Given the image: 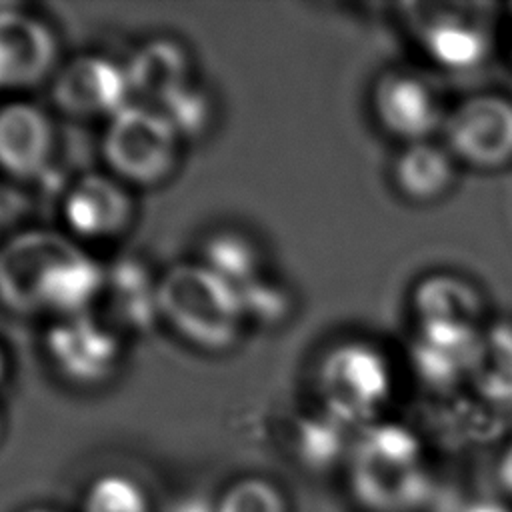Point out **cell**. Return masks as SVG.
<instances>
[{"instance_id":"1","label":"cell","mask_w":512,"mask_h":512,"mask_svg":"<svg viewBox=\"0 0 512 512\" xmlns=\"http://www.w3.org/2000/svg\"><path fill=\"white\" fill-rule=\"evenodd\" d=\"M106 264L68 234L26 228L0 244V304L52 320L98 308Z\"/></svg>"},{"instance_id":"2","label":"cell","mask_w":512,"mask_h":512,"mask_svg":"<svg viewBox=\"0 0 512 512\" xmlns=\"http://www.w3.org/2000/svg\"><path fill=\"white\" fill-rule=\"evenodd\" d=\"M160 320L210 354L234 348L248 324L242 292L200 260L178 262L160 274Z\"/></svg>"},{"instance_id":"3","label":"cell","mask_w":512,"mask_h":512,"mask_svg":"<svg viewBox=\"0 0 512 512\" xmlns=\"http://www.w3.org/2000/svg\"><path fill=\"white\" fill-rule=\"evenodd\" d=\"M354 496L374 510H398L424 496L426 474L418 438L396 424L366 428L352 446Z\"/></svg>"},{"instance_id":"4","label":"cell","mask_w":512,"mask_h":512,"mask_svg":"<svg viewBox=\"0 0 512 512\" xmlns=\"http://www.w3.org/2000/svg\"><path fill=\"white\" fill-rule=\"evenodd\" d=\"M100 150L112 176L152 188L176 172L182 138L162 112L132 102L106 122Z\"/></svg>"},{"instance_id":"5","label":"cell","mask_w":512,"mask_h":512,"mask_svg":"<svg viewBox=\"0 0 512 512\" xmlns=\"http://www.w3.org/2000/svg\"><path fill=\"white\" fill-rule=\"evenodd\" d=\"M316 388L326 414L344 426L372 420L392 392V370L372 344L348 340L324 354L316 372Z\"/></svg>"},{"instance_id":"6","label":"cell","mask_w":512,"mask_h":512,"mask_svg":"<svg viewBox=\"0 0 512 512\" xmlns=\"http://www.w3.org/2000/svg\"><path fill=\"white\" fill-rule=\"evenodd\" d=\"M44 352L52 370L72 386L98 388L110 382L124 360L122 334L96 310L50 322Z\"/></svg>"},{"instance_id":"7","label":"cell","mask_w":512,"mask_h":512,"mask_svg":"<svg viewBox=\"0 0 512 512\" xmlns=\"http://www.w3.org/2000/svg\"><path fill=\"white\" fill-rule=\"evenodd\" d=\"M444 134L454 160L480 170L502 168L512 162V100L470 96L444 120Z\"/></svg>"},{"instance_id":"8","label":"cell","mask_w":512,"mask_h":512,"mask_svg":"<svg viewBox=\"0 0 512 512\" xmlns=\"http://www.w3.org/2000/svg\"><path fill=\"white\" fill-rule=\"evenodd\" d=\"M50 92L60 112L106 122L134 102L126 66L104 54H82L68 60L54 74Z\"/></svg>"},{"instance_id":"9","label":"cell","mask_w":512,"mask_h":512,"mask_svg":"<svg viewBox=\"0 0 512 512\" xmlns=\"http://www.w3.org/2000/svg\"><path fill=\"white\" fill-rule=\"evenodd\" d=\"M134 214L130 186L110 172L76 178L62 198L66 234L76 242H112L130 230Z\"/></svg>"},{"instance_id":"10","label":"cell","mask_w":512,"mask_h":512,"mask_svg":"<svg viewBox=\"0 0 512 512\" xmlns=\"http://www.w3.org/2000/svg\"><path fill=\"white\" fill-rule=\"evenodd\" d=\"M58 38L36 14L0 8V92H20L46 80L58 64Z\"/></svg>"},{"instance_id":"11","label":"cell","mask_w":512,"mask_h":512,"mask_svg":"<svg viewBox=\"0 0 512 512\" xmlns=\"http://www.w3.org/2000/svg\"><path fill=\"white\" fill-rule=\"evenodd\" d=\"M98 312L120 334H142L160 320V274L136 254L106 264Z\"/></svg>"},{"instance_id":"12","label":"cell","mask_w":512,"mask_h":512,"mask_svg":"<svg viewBox=\"0 0 512 512\" xmlns=\"http://www.w3.org/2000/svg\"><path fill=\"white\" fill-rule=\"evenodd\" d=\"M52 116L36 102L14 98L0 106V172L8 180L40 178L56 152Z\"/></svg>"},{"instance_id":"13","label":"cell","mask_w":512,"mask_h":512,"mask_svg":"<svg viewBox=\"0 0 512 512\" xmlns=\"http://www.w3.org/2000/svg\"><path fill=\"white\" fill-rule=\"evenodd\" d=\"M420 12L418 38L424 50L446 68H472L478 66L490 48L488 28L482 16L468 14L472 6L462 4H436L416 6Z\"/></svg>"},{"instance_id":"14","label":"cell","mask_w":512,"mask_h":512,"mask_svg":"<svg viewBox=\"0 0 512 512\" xmlns=\"http://www.w3.org/2000/svg\"><path fill=\"white\" fill-rule=\"evenodd\" d=\"M372 106L384 130L406 144L426 140L442 124L438 96L422 78L408 72L382 76L374 86Z\"/></svg>"},{"instance_id":"15","label":"cell","mask_w":512,"mask_h":512,"mask_svg":"<svg viewBox=\"0 0 512 512\" xmlns=\"http://www.w3.org/2000/svg\"><path fill=\"white\" fill-rule=\"evenodd\" d=\"M124 66L132 100L156 110L194 82V62L188 48L168 36L140 44Z\"/></svg>"},{"instance_id":"16","label":"cell","mask_w":512,"mask_h":512,"mask_svg":"<svg viewBox=\"0 0 512 512\" xmlns=\"http://www.w3.org/2000/svg\"><path fill=\"white\" fill-rule=\"evenodd\" d=\"M484 328L452 324H416L412 360L432 386H448L468 378Z\"/></svg>"},{"instance_id":"17","label":"cell","mask_w":512,"mask_h":512,"mask_svg":"<svg viewBox=\"0 0 512 512\" xmlns=\"http://www.w3.org/2000/svg\"><path fill=\"white\" fill-rule=\"evenodd\" d=\"M456 160L448 148L428 140L406 144L392 164V178L398 192L412 202H434L454 184Z\"/></svg>"},{"instance_id":"18","label":"cell","mask_w":512,"mask_h":512,"mask_svg":"<svg viewBox=\"0 0 512 512\" xmlns=\"http://www.w3.org/2000/svg\"><path fill=\"white\" fill-rule=\"evenodd\" d=\"M416 324L480 326L482 298L464 278L454 274H432L424 278L412 296Z\"/></svg>"},{"instance_id":"19","label":"cell","mask_w":512,"mask_h":512,"mask_svg":"<svg viewBox=\"0 0 512 512\" xmlns=\"http://www.w3.org/2000/svg\"><path fill=\"white\" fill-rule=\"evenodd\" d=\"M468 380L482 400L512 406V322L482 330Z\"/></svg>"},{"instance_id":"20","label":"cell","mask_w":512,"mask_h":512,"mask_svg":"<svg viewBox=\"0 0 512 512\" xmlns=\"http://www.w3.org/2000/svg\"><path fill=\"white\" fill-rule=\"evenodd\" d=\"M198 260L238 290H244L266 274L264 256L256 240L238 230H220L208 236Z\"/></svg>"},{"instance_id":"21","label":"cell","mask_w":512,"mask_h":512,"mask_svg":"<svg viewBox=\"0 0 512 512\" xmlns=\"http://www.w3.org/2000/svg\"><path fill=\"white\" fill-rule=\"evenodd\" d=\"M346 428L324 410L300 418L294 428V448L302 466L314 470L330 466L346 448Z\"/></svg>"},{"instance_id":"22","label":"cell","mask_w":512,"mask_h":512,"mask_svg":"<svg viewBox=\"0 0 512 512\" xmlns=\"http://www.w3.org/2000/svg\"><path fill=\"white\" fill-rule=\"evenodd\" d=\"M82 512H152V508L148 494L134 478L108 472L88 484Z\"/></svg>"},{"instance_id":"23","label":"cell","mask_w":512,"mask_h":512,"mask_svg":"<svg viewBox=\"0 0 512 512\" xmlns=\"http://www.w3.org/2000/svg\"><path fill=\"white\" fill-rule=\"evenodd\" d=\"M214 512H290L284 492L262 476L234 480L214 502Z\"/></svg>"},{"instance_id":"24","label":"cell","mask_w":512,"mask_h":512,"mask_svg":"<svg viewBox=\"0 0 512 512\" xmlns=\"http://www.w3.org/2000/svg\"><path fill=\"white\" fill-rule=\"evenodd\" d=\"M182 140L202 136L214 118V100L196 80L158 108Z\"/></svg>"},{"instance_id":"25","label":"cell","mask_w":512,"mask_h":512,"mask_svg":"<svg viewBox=\"0 0 512 512\" xmlns=\"http://www.w3.org/2000/svg\"><path fill=\"white\" fill-rule=\"evenodd\" d=\"M240 292L246 320L260 326H276L286 322L294 308L290 290L282 282L268 278L266 274Z\"/></svg>"},{"instance_id":"26","label":"cell","mask_w":512,"mask_h":512,"mask_svg":"<svg viewBox=\"0 0 512 512\" xmlns=\"http://www.w3.org/2000/svg\"><path fill=\"white\" fill-rule=\"evenodd\" d=\"M30 212L28 196L14 184V180L0 178V244L16 234L18 226Z\"/></svg>"},{"instance_id":"27","label":"cell","mask_w":512,"mask_h":512,"mask_svg":"<svg viewBox=\"0 0 512 512\" xmlns=\"http://www.w3.org/2000/svg\"><path fill=\"white\" fill-rule=\"evenodd\" d=\"M498 482L506 494L512 496V442L502 450L498 458Z\"/></svg>"},{"instance_id":"28","label":"cell","mask_w":512,"mask_h":512,"mask_svg":"<svg viewBox=\"0 0 512 512\" xmlns=\"http://www.w3.org/2000/svg\"><path fill=\"white\" fill-rule=\"evenodd\" d=\"M168 512H214V502H206L198 496L174 502Z\"/></svg>"},{"instance_id":"29","label":"cell","mask_w":512,"mask_h":512,"mask_svg":"<svg viewBox=\"0 0 512 512\" xmlns=\"http://www.w3.org/2000/svg\"><path fill=\"white\" fill-rule=\"evenodd\" d=\"M466 512H512L510 508H506L504 504L500 502H490V500H484V502H476L472 504Z\"/></svg>"},{"instance_id":"30","label":"cell","mask_w":512,"mask_h":512,"mask_svg":"<svg viewBox=\"0 0 512 512\" xmlns=\"http://www.w3.org/2000/svg\"><path fill=\"white\" fill-rule=\"evenodd\" d=\"M8 372H10L8 354H6V350L0 346V386L6 382V378H8Z\"/></svg>"},{"instance_id":"31","label":"cell","mask_w":512,"mask_h":512,"mask_svg":"<svg viewBox=\"0 0 512 512\" xmlns=\"http://www.w3.org/2000/svg\"><path fill=\"white\" fill-rule=\"evenodd\" d=\"M24 512H54V510H48V508H28Z\"/></svg>"},{"instance_id":"32","label":"cell","mask_w":512,"mask_h":512,"mask_svg":"<svg viewBox=\"0 0 512 512\" xmlns=\"http://www.w3.org/2000/svg\"><path fill=\"white\" fill-rule=\"evenodd\" d=\"M0 436H2V414H0Z\"/></svg>"}]
</instances>
